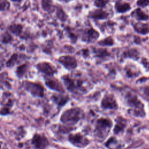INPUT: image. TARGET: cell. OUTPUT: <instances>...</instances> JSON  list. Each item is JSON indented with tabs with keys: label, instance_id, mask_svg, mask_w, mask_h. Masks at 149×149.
<instances>
[{
	"label": "cell",
	"instance_id": "obj_1",
	"mask_svg": "<svg viewBox=\"0 0 149 149\" xmlns=\"http://www.w3.org/2000/svg\"><path fill=\"white\" fill-rule=\"evenodd\" d=\"M83 116V111L78 108H74L65 111L61 116V120L64 123L73 125L76 123Z\"/></svg>",
	"mask_w": 149,
	"mask_h": 149
},
{
	"label": "cell",
	"instance_id": "obj_2",
	"mask_svg": "<svg viewBox=\"0 0 149 149\" xmlns=\"http://www.w3.org/2000/svg\"><path fill=\"white\" fill-rule=\"evenodd\" d=\"M112 122L110 120L101 118L97 121L95 129V136L101 140L104 139L108 135L112 126Z\"/></svg>",
	"mask_w": 149,
	"mask_h": 149
},
{
	"label": "cell",
	"instance_id": "obj_3",
	"mask_svg": "<svg viewBox=\"0 0 149 149\" xmlns=\"http://www.w3.org/2000/svg\"><path fill=\"white\" fill-rule=\"evenodd\" d=\"M126 98L128 105L132 108L133 115L141 117L145 115L143 104L138 100L135 95L128 93Z\"/></svg>",
	"mask_w": 149,
	"mask_h": 149
},
{
	"label": "cell",
	"instance_id": "obj_4",
	"mask_svg": "<svg viewBox=\"0 0 149 149\" xmlns=\"http://www.w3.org/2000/svg\"><path fill=\"white\" fill-rule=\"evenodd\" d=\"M23 86L26 90L34 96L41 97L44 95V88L42 86L38 83L25 81L23 83Z\"/></svg>",
	"mask_w": 149,
	"mask_h": 149
},
{
	"label": "cell",
	"instance_id": "obj_5",
	"mask_svg": "<svg viewBox=\"0 0 149 149\" xmlns=\"http://www.w3.org/2000/svg\"><path fill=\"white\" fill-rule=\"evenodd\" d=\"M69 140L72 144L78 147H84L89 143L88 140L79 133L70 134Z\"/></svg>",
	"mask_w": 149,
	"mask_h": 149
},
{
	"label": "cell",
	"instance_id": "obj_6",
	"mask_svg": "<svg viewBox=\"0 0 149 149\" xmlns=\"http://www.w3.org/2000/svg\"><path fill=\"white\" fill-rule=\"evenodd\" d=\"M32 144L37 149H44L48 146V142L44 136L36 134L32 139Z\"/></svg>",
	"mask_w": 149,
	"mask_h": 149
},
{
	"label": "cell",
	"instance_id": "obj_7",
	"mask_svg": "<svg viewBox=\"0 0 149 149\" xmlns=\"http://www.w3.org/2000/svg\"><path fill=\"white\" fill-rule=\"evenodd\" d=\"M37 68L39 71L48 76H52L55 73V69L48 62H40L37 65Z\"/></svg>",
	"mask_w": 149,
	"mask_h": 149
},
{
	"label": "cell",
	"instance_id": "obj_8",
	"mask_svg": "<svg viewBox=\"0 0 149 149\" xmlns=\"http://www.w3.org/2000/svg\"><path fill=\"white\" fill-rule=\"evenodd\" d=\"M101 106L103 108L116 109L118 105L114 97L112 95H105L101 102Z\"/></svg>",
	"mask_w": 149,
	"mask_h": 149
},
{
	"label": "cell",
	"instance_id": "obj_9",
	"mask_svg": "<svg viewBox=\"0 0 149 149\" xmlns=\"http://www.w3.org/2000/svg\"><path fill=\"white\" fill-rule=\"evenodd\" d=\"M59 61L65 68L68 69H73L77 66V62L74 57L70 56H63L59 58Z\"/></svg>",
	"mask_w": 149,
	"mask_h": 149
},
{
	"label": "cell",
	"instance_id": "obj_10",
	"mask_svg": "<svg viewBox=\"0 0 149 149\" xmlns=\"http://www.w3.org/2000/svg\"><path fill=\"white\" fill-rule=\"evenodd\" d=\"M46 85L50 88L51 89L62 92L63 91V88L61 85V84L56 80L54 79H47L45 81Z\"/></svg>",
	"mask_w": 149,
	"mask_h": 149
},
{
	"label": "cell",
	"instance_id": "obj_11",
	"mask_svg": "<svg viewBox=\"0 0 149 149\" xmlns=\"http://www.w3.org/2000/svg\"><path fill=\"white\" fill-rule=\"evenodd\" d=\"M126 125V120L122 118V117H118L116 119V123L113 129V132L115 134H118L123 130Z\"/></svg>",
	"mask_w": 149,
	"mask_h": 149
},
{
	"label": "cell",
	"instance_id": "obj_12",
	"mask_svg": "<svg viewBox=\"0 0 149 149\" xmlns=\"http://www.w3.org/2000/svg\"><path fill=\"white\" fill-rule=\"evenodd\" d=\"M62 79L64 81L65 85L66 86L67 88L70 91H74V90H76V87L73 80H72L68 76H63Z\"/></svg>",
	"mask_w": 149,
	"mask_h": 149
},
{
	"label": "cell",
	"instance_id": "obj_13",
	"mask_svg": "<svg viewBox=\"0 0 149 149\" xmlns=\"http://www.w3.org/2000/svg\"><path fill=\"white\" fill-rule=\"evenodd\" d=\"M98 37V33L95 30L91 29L86 32V39L88 41H94Z\"/></svg>",
	"mask_w": 149,
	"mask_h": 149
},
{
	"label": "cell",
	"instance_id": "obj_14",
	"mask_svg": "<svg viewBox=\"0 0 149 149\" xmlns=\"http://www.w3.org/2000/svg\"><path fill=\"white\" fill-rule=\"evenodd\" d=\"M116 9L119 12H125L130 9V5L127 3H121L117 2L116 3Z\"/></svg>",
	"mask_w": 149,
	"mask_h": 149
},
{
	"label": "cell",
	"instance_id": "obj_15",
	"mask_svg": "<svg viewBox=\"0 0 149 149\" xmlns=\"http://www.w3.org/2000/svg\"><path fill=\"white\" fill-rule=\"evenodd\" d=\"M53 100L59 105L65 104L68 100V97L61 95H54L52 97Z\"/></svg>",
	"mask_w": 149,
	"mask_h": 149
},
{
	"label": "cell",
	"instance_id": "obj_16",
	"mask_svg": "<svg viewBox=\"0 0 149 149\" xmlns=\"http://www.w3.org/2000/svg\"><path fill=\"white\" fill-rule=\"evenodd\" d=\"M134 28L137 31L142 34H146L149 32V29L147 25L141 23H137L135 25Z\"/></svg>",
	"mask_w": 149,
	"mask_h": 149
},
{
	"label": "cell",
	"instance_id": "obj_17",
	"mask_svg": "<svg viewBox=\"0 0 149 149\" xmlns=\"http://www.w3.org/2000/svg\"><path fill=\"white\" fill-rule=\"evenodd\" d=\"M22 29H23L22 26H21L20 24H12L9 27L10 31L13 34H14L16 36H19L22 33Z\"/></svg>",
	"mask_w": 149,
	"mask_h": 149
},
{
	"label": "cell",
	"instance_id": "obj_18",
	"mask_svg": "<svg viewBox=\"0 0 149 149\" xmlns=\"http://www.w3.org/2000/svg\"><path fill=\"white\" fill-rule=\"evenodd\" d=\"M108 14L101 10H97L92 13L91 16L93 18L95 19H104L107 17Z\"/></svg>",
	"mask_w": 149,
	"mask_h": 149
},
{
	"label": "cell",
	"instance_id": "obj_19",
	"mask_svg": "<svg viewBox=\"0 0 149 149\" xmlns=\"http://www.w3.org/2000/svg\"><path fill=\"white\" fill-rule=\"evenodd\" d=\"M27 70V65L23 64L17 67L16 70V74L18 77H22L26 73Z\"/></svg>",
	"mask_w": 149,
	"mask_h": 149
},
{
	"label": "cell",
	"instance_id": "obj_20",
	"mask_svg": "<svg viewBox=\"0 0 149 149\" xmlns=\"http://www.w3.org/2000/svg\"><path fill=\"white\" fill-rule=\"evenodd\" d=\"M106 146L110 149H117L119 147V145L117 143L116 139L113 137L109 139V140L106 143Z\"/></svg>",
	"mask_w": 149,
	"mask_h": 149
},
{
	"label": "cell",
	"instance_id": "obj_21",
	"mask_svg": "<svg viewBox=\"0 0 149 149\" xmlns=\"http://www.w3.org/2000/svg\"><path fill=\"white\" fill-rule=\"evenodd\" d=\"M133 15L139 20H146L148 19V16L145 14L143 11H141L140 9H136L134 12Z\"/></svg>",
	"mask_w": 149,
	"mask_h": 149
},
{
	"label": "cell",
	"instance_id": "obj_22",
	"mask_svg": "<svg viewBox=\"0 0 149 149\" xmlns=\"http://www.w3.org/2000/svg\"><path fill=\"white\" fill-rule=\"evenodd\" d=\"M41 5L44 10L46 11H49L51 9L52 2L50 0H42Z\"/></svg>",
	"mask_w": 149,
	"mask_h": 149
},
{
	"label": "cell",
	"instance_id": "obj_23",
	"mask_svg": "<svg viewBox=\"0 0 149 149\" xmlns=\"http://www.w3.org/2000/svg\"><path fill=\"white\" fill-rule=\"evenodd\" d=\"M10 7V3L7 0H0V11L8 10Z\"/></svg>",
	"mask_w": 149,
	"mask_h": 149
},
{
	"label": "cell",
	"instance_id": "obj_24",
	"mask_svg": "<svg viewBox=\"0 0 149 149\" xmlns=\"http://www.w3.org/2000/svg\"><path fill=\"white\" fill-rule=\"evenodd\" d=\"M17 59V55L16 54H13L10 59L6 62V66L8 67H11L15 65Z\"/></svg>",
	"mask_w": 149,
	"mask_h": 149
},
{
	"label": "cell",
	"instance_id": "obj_25",
	"mask_svg": "<svg viewBox=\"0 0 149 149\" xmlns=\"http://www.w3.org/2000/svg\"><path fill=\"white\" fill-rule=\"evenodd\" d=\"M113 40L111 38V37H108L105 39H104V40L101 41V42H100L99 43L101 44V45H111L113 44Z\"/></svg>",
	"mask_w": 149,
	"mask_h": 149
},
{
	"label": "cell",
	"instance_id": "obj_26",
	"mask_svg": "<svg viewBox=\"0 0 149 149\" xmlns=\"http://www.w3.org/2000/svg\"><path fill=\"white\" fill-rule=\"evenodd\" d=\"M57 16H58V17L60 19H61L62 20H65L66 19V16L65 13L61 9H59L58 10V12H57Z\"/></svg>",
	"mask_w": 149,
	"mask_h": 149
},
{
	"label": "cell",
	"instance_id": "obj_27",
	"mask_svg": "<svg viewBox=\"0 0 149 149\" xmlns=\"http://www.w3.org/2000/svg\"><path fill=\"white\" fill-rule=\"evenodd\" d=\"M149 3V0H138L137 4L140 6H146Z\"/></svg>",
	"mask_w": 149,
	"mask_h": 149
},
{
	"label": "cell",
	"instance_id": "obj_28",
	"mask_svg": "<svg viewBox=\"0 0 149 149\" xmlns=\"http://www.w3.org/2000/svg\"><path fill=\"white\" fill-rule=\"evenodd\" d=\"M12 40V37L10 36V34L8 33H5L3 36V42H9Z\"/></svg>",
	"mask_w": 149,
	"mask_h": 149
},
{
	"label": "cell",
	"instance_id": "obj_29",
	"mask_svg": "<svg viewBox=\"0 0 149 149\" xmlns=\"http://www.w3.org/2000/svg\"><path fill=\"white\" fill-rule=\"evenodd\" d=\"M95 5L98 7H103L105 5V2L104 0H95Z\"/></svg>",
	"mask_w": 149,
	"mask_h": 149
},
{
	"label": "cell",
	"instance_id": "obj_30",
	"mask_svg": "<svg viewBox=\"0 0 149 149\" xmlns=\"http://www.w3.org/2000/svg\"><path fill=\"white\" fill-rule=\"evenodd\" d=\"M137 52L136 49H131L127 51V56L130 57H136Z\"/></svg>",
	"mask_w": 149,
	"mask_h": 149
},
{
	"label": "cell",
	"instance_id": "obj_31",
	"mask_svg": "<svg viewBox=\"0 0 149 149\" xmlns=\"http://www.w3.org/2000/svg\"><path fill=\"white\" fill-rule=\"evenodd\" d=\"M144 93L147 97L149 98V87H147L144 90Z\"/></svg>",
	"mask_w": 149,
	"mask_h": 149
},
{
	"label": "cell",
	"instance_id": "obj_32",
	"mask_svg": "<svg viewBox=\"0 0 149 149\" xmlns=\"http://www.w3.org/2000/svg\"><path fill=\"white\" fill-rule=\"evenodd\" d=\"M142 62L143 63V65H144V66L146 67V68H147L148 69H149V62H148L147 61H146L145 59H143L142 61Z\"/></svg>",
	"mask_w": 149,
	"mask_h": 149
},
{
	"label": "cell",
	"instance_id": "obj_33",
	"mask_svg": "<svg viewBox=\"0 0 149 149\" xmlns=\"http://www.w3.org/2000/svg\"><path fill=\"white\" fill-rule=\"evenodd\" d=\"M13 1H15V2H20L21 0H12Z\"/></svg>",
	"mask_w": 149,
	"mask_h": 149
},
{
	"label": "cell",
	"instance_id": "obj_34",
	"mask_svg": "<svg viewBox=\"0 0 149 149\" xmlns=\"http://www.w3.org/2000/svg\"><path fill=\"white\" fill-rule=\"evenodd\" d=\"M64 1H69V0H64Z\"/></svg>",
	"mask_w": 149,
	"mask_h": 149
}]
</instances>
